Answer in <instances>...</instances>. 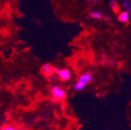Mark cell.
I'll return each instance as SVG.
<instances>
[{"label": "cell", "instance_id": "obj_1", "mask_svg": "<svg viewBox=\"0 0 131 130\" xmlns=\"http://www.w3.org/2000/svg\"><path fill=\"white\" fill-rule=\"evenodd\" d=\"M93 80V74L88 71L81 74L78 77V80L73 85V90L76 92H81L86 88V85H89Z\"/></svg>", "mask_w": 131, "mask_h": 130}, {"label": "cell", "instance_id": "obj_2", "mask_svg": "<svg viewBox=\"0 0 131 130\" xmlns=\"http://www.w3.org/2000/svg\"><path fill=\"white\" fill-rule=\"evenodd\" d=\"M50 94L53 101H64L68 98V93L60 85H53L50 89Z\"/></svg>", "mask_w": 131, "mask_h": 130}, {"label": "cell", "instance_id": "obj_3", "mask_svg": "<svg viewBox=\"0 0 131 130\" xmlns=\"http://www.w3.org/2000/svg\"><path fill=\"white\" fill-rule=\"evenodd\" d=\"M54 75H57L59 80L63 82L69 81L72 77V73L68 68H54Z\"/></svg>", "mask_w": 131, "mask_h": 130}, {"label": "cell", "instance_id": "obj_4", "mask_svg": "<svg viewBox=\"0 0 131 130\" xmlns=\"http://www.w3.org/2000/svg\"><path fill=\"white\" fill-rule=\"evenodd\" d=\"M54 68L55 67L49 63L44 64L42 67H41V73L43 74L45 77H51L52 75H54Z\"/></svg>", "mask_w": 131, "mask_h": 130}, {"label": "cell", "instance_id": "obj_5", "mask_svg": "<svg viewBox=\"0 0 131 130\" xmlns=\"http://www.w3.org/2000/svg\"><path fill=\"white\" fill-rule=\"evenodd\" d=\"M117 20H118V22L123 23V24L128 23L129 20H130V14L124 10L121 11V12H119L118 15H117Z\"/></svg>", "mask_w": 131, "mask_h": 130}, {"label": "cell", "instance_id": "obj_6", "mask_svg": "<svg viewBox=\"0 0 131 130\" xmlns=\"http://www.w3.org/2000/svg\"><path fill=\"white\" fill-rule=\"evenodd\" d=\"M88 16L93 20H100L104 16V13L100 10H91L88 13Z\"/></svg>", "mask_w": 131, "mask_h": 130}, {"label": "cell", "instance_id": "obj_7", "mask_svg": "<svg viewBox=\"0 0 131 130\" xmlns=\"http://www.w3.org/2000/svg\"><path fill=\"white\" fill-rule=\"evenodd\" d=\"M108 5H109V6H110V8L114 11V12L119 13V3L117 2V0H109Z\"/></svg>", "mask_w": 131, "mask_h": 130}, {"label": "cell", "instance_id": "obj_8", "mask_svg": "<svg viewBox=\"0 0 131 130\" xmlns=\"http://www.w3.org/2000/svg\"><path fill=\"white\" fill-rule=\"evenodd\" d=\"M121 4H122V6H123V8H124V11H126V12L130 14L131 13V0H124V1L121 2Z\"/></svg>", "mask_w": 131, "mask_h": 130}, {"label": "cell", "instance_id": "obj_9", "mask_svg": "<svg viewBox=\"0 0 131 130\" xmlns=\"http://www.w3.org/2000/svg\"><path fill=\"white\" fill-rule=\"evenodd\" d=\"M4 127H5V130H21L14 126H4Z\"/></svg>", "mask_w": 131, "mask_h": 130}, {"label": "cell", "instance_id": "obj_10", "mask_svg": "<svg viewBox=\"0 0 131 130\" xmlns=\"http://www.w3.org/2000/svg\"><path fill=\"white\" fill-rule=\"evenodd\" d=\"M0 130H5V127H4V126H2V127H0Z\"/></svg>", "mask_w": 131, "mask_h": 130}, {"label": "cell", "instance_id": "obj_11", "mask_svg": "<svg viewBox=\"0 0 131 130\" xmlns=\"http://www.w3.org/2000/svg\"><path fill=\"white\" fill-rule=\"evenodd\" d=\"M75 130H79V129H75Z\"/></svg>", "mask_w": 131, "mask_h": 130}]
</instances>
